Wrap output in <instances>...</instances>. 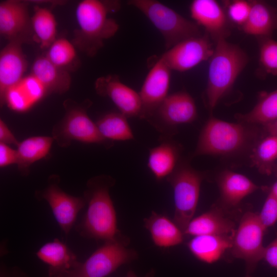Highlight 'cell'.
<instances>
[{
	"instance_id": "cell-1",
	"label": "cell",
	"mask_w": 277,
	"mask_h": 277,
	"mask_svg": "<svg viewBox=\"0 0 277 277\" xmlns=\"http://www.w3.org/2000/svg\"><path fill=\"white\" fill-rule=\"evenodd\" d=\"M115 184L108 175H99L89 179L84 192L87 209L76 230L84 238L102 240L128 241L117 227V217L110 189Z\"/></svg>"
},
{
	"instance_id": "cell-2",
	"label": "cell",
	"mask_w": 277,
	"mask_h": 277,
	"mask_svg": "<svg viewBox=\"0 0 277 277\" xmlns=\"http://www.w3.org/2000/svg\"><path fill=\"white\" fill-rule=\"evenodd\" d=\"M216 42L209 59L206 89V103L211 111L232 88L248 60L242 48L226 38L219 39Z\"/></svg>"
},
{
	"instance_id": "cell-3",
	"label": "cell",
	"mask_w": 277,
	"mask_h": 277,
	"mask_svg": "<svg viewBox=\"0 0 277 277\" xmlns=\"http://www.w3.org/2000/svg\"><path fill=\"white\" fill-rule=\"evenodd\" d=\"M110 10L112 9L109 2L98 0H84L77 6L75 16L78 29L73 44L87 55H95L104 41L118 30V23L108 16Z\"/></svg>"
},
{
	"instance_id": "cell-4",
	"label": "cell",
	"mask_w": 277,
	"mask_h": 277,
	"mask_svg": "<svg viewBox=\"0 0 277 277\" xmlns=\"http://www.w3.org/2000/svg\"><path fill=\"white\" fill-rule=\"evenodd\" d=\"M247 125L210 117L201 131L193 156H225L241 152L254 137Z\"/></svg>"
},
{
	"instance_id": "cell-5",
	"label": "cell",
	"mask_w": 277,
	"mask_h": 277,
	"mask_svg": "<svg viewBox=\"0 0 277 277\" xmlns=\"http://www.w3.org/2000/svg\"><path fill=\"white\" fill-rule=\"evenodd\" d=\"M91 105L88 100L81 104L69 99L64 102L65 114L51 132V136L59 147H68L73 141L98 144L106 148L113 146V142L102 135L96 123L88 116L87 110Z\"/></svg>"
},
{
	"instance_id": "cell-6",
	"label": "cell",
	"mask_w": 277,
	"mask_h": 277,
	"mask_svg": "<svg viewBox=\"0 0 277 277\" xmlns=\"http://www.w3.org/2000/svg\"><path fill=\"white\" fill-rule=\"evenodd\" d=\"M128 4L140 10L163 36L169 49L186 39L201 36L198 25L155 0H131Z\"/></svg>"
},
{
	"instance_id": "cell-7",
	"label": "cell",
	"mask_w": 277,
	"mask_h": 277,
	"mask_svg": "<svg viewBox=\"0 0 277 277\" xmlns=\"http://www.w3.org/2000/svg\"><path fill=\"white\" fill-rule=\"evenodd\" d=\"M186 161H180L166 179L173 190L174 222L184 232L197 208L204 173L193 169Z\"/></svg>"
},
{
	"instance_id": "cell-8",
	"label": "cell",
	"mask_w": 277,
	"mask_h": 277,
	"mask_svg": "<svg viewBox=\"0 0 277 277\" xmlns=\"http://www.w3.org/2000/svg\"><path fill=\"white\" fill-rule=\"evenodd\" d=\"M128 241L104 242L84 262L77 261L60 277H106L123 265L137 258V253L127 247Z\"/></svg>"
},
{
	"instance_id": "cell-9",
	"label": "cell",
	"mask_w": 277,
	"mask_h": 277,
	"mask_svg": "<svg viewBox=\"0 0 277 277\" xmlns=\"http://www.w3.org/2000/svg\"><path fill=\"white\" fill-rule=\"evenodd\" d=\"M266 228L258 213L247 211L242 216L232 237L230 251L232 256L243 260L248 273L252 272L263 259V237Z\"/></svg>"
},
{
	"instance_id": "cell-10",
	"label": "cell",
	"mask_w": 277,
	"mask_h": 277,
	"mask_svg": "<svg viewBox=\"0 0 277 277\" xmlns=\"http://www.w3.org/2000/svg\"><path fill=\"white\" fill-rule=\"evenodd\" d=\"M197 117L196 104L186 91L169 94L148 122L161 133L171 137L177 126L194 122Z\"/></svg>"
},
{
	"instance_id": "cell-11",
	"label": "cell",
	"mask_w": 277,
	"mask_h": 277,
	"mask_svg": "<svg viewBox=\"0 0 277 277\" xmlns=\"http://www.w3.org/2000/svg\"><path fill=\"white\" fill-rule=\"evenodd\" d=\"M60 181L59 175H50L46 186L36 190L34 197L38 201L44 200L48 203L60 228L68 235L86 202L83 196L71 195L64 191L60 187Z\"/></svg>"
},
{
	"instance_id": "cell-12",
	"label": "cell",
	"mask_w": 277,
	"mask_h": 277,
	"mask_svg": "<svg viewBox=\"0 0 277 277\" xmlns=\"http://www.w3.org/2000/svg\"><path fill=\"white\" fill-rule=\"evenodd\" d=\"M214 48L207 35H201L180 42L160 58L171 70L184 72L209 60Z\"/></svg>"
},
{
	"instance_id": "cell-13",
	"label": "cell",
	"mask_w": 277,
	"mask_h": 277,
	"mask_svg": "<svg viewBox=\"0 0 277 277\" xmlns=\"http://www.w3.org/2000/svg\"><path fill=\"white\" fill-rule=\"evenodd\" d=\"M171 71L161 58L149 70L138 92L142 103L140 118L148 121L168 95Z\"/></svg>"
},
{
	"instance_id": "cell-14",
	"label": "cell",
	"mask_w": 277,
	"mask_h": 277,
	"mask_svg": "<svg viewBox=\"0 0 277 277\" xmlns=\"http://www.w3.org/2000/svg\"><path fill=\"white\" fill-rule=\"evenodd\" d=\"M95 89L100 95L109 98L127 117H140L142 103L139 93L122 83L117 75L100 77L95 81Z\"/></svg>"
},
{
	"instance_id": "cell-15",
	"label": "cell",
	"mask_w": 277,
	"mask_h": 277,
	"mask_svg": "<svg viewBox=\"0 0 277 277\" xmlns=\"http://www.w3.org/2000/svg\"><path fill=\"white\" fill-rule=\"evenodd\" d=\"M22 38L9 41L0 52V100L7 91L24 76L27 61L22 45Z\"/></svg>"
},
{
	"instance_id": "cell-16",
	"label": "cell",
	"mask_w": 277,
	"mask_h": 277,
	"mask_svg": "<svg viewBox=\"0 0 277 277\" xmlns=\"http://www.w3.org/2000/svg\"><path fill=\"white\" fill-rule=\"evenodd\" d=\"M228 211L221 206H214L208 211L193 218L184 235H233L236 229L234 221L227 215Z\"/></svg>"
},
{
	"instance_id": "cell-17",
	"label": "cell",
	"mask_w": 277,
	"mask_h": 277,
	"mask_svg": "<svg viewBox=\"0 0 277 277\" xmlns=\"http://www.w3.org/2000/svg\"><path fill=\"white\" fill-rule=\"evenodd\" d=\"M191 17L203 27L216 41L226 38L229 34L226 14L214 0H194L190 6Z\"/></svg>"
},
{
	"instance_id": "cell-18",
	"label": "cell",
	"mask_w": 277,
	"mask_h": 277,
	"mask_svg": "<svg viewBox=\"0 0 277 277\" xmlns=\"http://www.w3.org/2000/svg\"><path fill=\"white\" fill-rule=\"evenodd\" d=\"M32 27L28 3L7 0L0 3V33L10 41L22 38Z\"/></svg>"
},
{
	"instance_id": "cell-19",
	"label": "cell",
	"mask_w": 277,
	"mask_h": 277,
	"mask_svg": "<svg viewBox=\"0 0 277 277\" xmlns=\"http://www.w3.org/2000/svg\"><path fill=\"white\" fill-rule=\"evenodd\" d=\"M221 205L229 212L236 208L242 201L259 187L243 174L225 170L217 177Z\"/></svg>"
},
{
	"instance_id": "cell-20",
	"label": "cell",
	"mask_w": 277,
	"mask_h": 277,
	"mask_svg": "<svg viewBox=\"0 0 277 277\" xmlns=\"http://www.w3.org/2000/svg\"><path fill=\"white\" fill-rule=\"evenodd\" d=\"M48 93L45 87L33 75L24 76L10 87L1 102L11 110L24 112L30 109Z\"/></svg>"
},
{
	"instance_id": "cell-21",
	"label": "cell",
	"mask_w": 277,
	"mask_h": 277,
	"mask_svg": "<svg viewBox=\"0 0 277 277\" xmlns=\"http://www.w3.org/2000/svg\"><path fill=\"white\" fill-rule=\"evenodd\" d=\"M160 144L149 150L147 166L157 181L166 179L180 161L181 146L171 137L160 138Z\"/></svg>"
},
{
	"instance_id": "cell-22",
	"label": "cell",
	"mask_w": 277,
	"mask_h": 277,
	"mask_svg": "<svg viewBox=\"0 0 277 277\" xmlns=\"http://www.w3.org/2000/svg\"><path fill=\"white\" fill-rule=\"evenodd\" d=\"M37 257L49 266V277H60L78 261L76 255L58 239L46 243L36 252Z\"/></svg>"
},
{
	"instance_id": "cell-23",
	"label": "cell",
	"mask_w": 277,
	"mask_h": 277,
	"mask_svg": "<svg viewBox=\"0 0 277 277\" xmlns=\"http://www.w3.org/2000/svg\"><path fill=\"white\" fill-rule=\"evenodd\" d=\"M30 74L41 83L48 93L63 94L71 86V77L69 71L53 64L45 55L35 59Z\"/></svg>"
},
{
	"instance_id": "cell-24",
	"label": "cell",
	"mask_w": 277,
	"mask_h": 277,
	"mask_svg": "<svg viewBox=\"0 0 277 277\" xmlns=\"http://www.w3.org/2000/svg\"><path fill=\"white\" fill-rule=\"evenodd\" d=\"M233 235H197L193 236L187 245L197 259L211 264L219 260L227 251L230 250Z\"/></svg>"
},
{
	"instance_id": "cell-25",
	"label": "cell",
	"mask_w": 277,
	"mask_h": 277,
	"mask_svg": "<svg viewBox=\"0 0 277 277\" xmlns=\"http://www.w3.org/2000/svg\"><path fill=\"white\" fill-rule=\"evenodd\" d=\"M144 223L156 246L169 248L183 242V231L173 221L164 215L152 211L148 217L144 220Z\"/></svg>"
},
{
	"instance_id": "cell-26",
	"label": "cell",
	"mask_w": 277,
	"mask_h": 277,
	"mask_svg": "<svg viewBox=\"0 0 277 277\" xmlns=\"http://www.w3.org/2000/svg\"><path fill=\"white\" fill-rule=\"evenodd\" d=\"M54 141L52 136H35L27 138L19 142L16 149V165L22 175H28L30 166L49 154Z\"/></svg>"
},
{
	"instance_id": "cell-27",
	"label": "cell",
	"mask_w": 277,
	"mask_h": 277,
	"mask_svg": "<svg viewBox=\"0 0 277 277\" xmlns=\"http://www.w3.org/2000/svg\"><path fill=\"white\" fill-rule=\"evenodd\" d=\"M251 2L250 11L247 21L242 26V30L247 34L262 38L271 37L277 27L276 14L264 2Z\"/></svg>"
},
{
	"instance_id": "cell-28",
	"label": "cell",
	"mask_w": 277,
	"mask_h": 277,
	"mask_svg": "<svg viewBox=\"0 0 277 277\" xmlns=\"http://www.w3.org/2000/svg\"><path fill=\"white\" fill-rule=\"evenodd\" d=\"M102 135L111 142L125 141L134 138L133 133L127 117L121 112H110L100 118L96 122Z\"/></svg>"
},
{
	"instance_id": "cell-29",
	"label": "cell",
	"mask_w": 277,
	"mask_h": 277,
	"mask_svg": "<svg viewBox=\"0 0 277 277\" xmlns=\"http://www.w3.org/2000/svg\"><path fill=\"white\" fill-rule=\"evenodd\" d=\"M236 118L244 124L263 125L277 119V89L263 95L252 110Z\"/></svg>"
},
{
	"instance_id": "cell-30",
	"label": "cell",
	"mask_w": 277,
	"mask_h": 277,
	"mask_svg": "<svg viewBox=\"0 0 277 277\" xmlns=\"http://www.w3.org/2000/svg\"><path fill=\"white\" fill-rule=\"evenodd\" d=\"M31 21L41 47L48 49L56 39L57 22L54 14L47 8L36 6Z\"/></svg>"
},
{
	"instance_id": "cell-31",
	"label": "cell",
	"mask_w": 277,
	"mask_h": 277,
	"mask_svg": "<svg viewBox=\"0 0 277 277\" xmlns=\"http://www.w3.org/2000/svg\"><path fill=\"white\" fill-rule=\"evenodd\" d=\"M250 159L253 166L262 173L271 172V166L277 159V136L269 135L252 149Z\"/></svg>"
},
{
	"instance_id": "cell-32",
	"label": "cell",
	"mask_w": 277,
	"mask_h": 277,
	"mask_svg": "<svg viewBox=\"0 0 277 277\" xmlns=\"http://www.w3.org/2000/svg\"><path fill=\"white\" fill-rule=\"evenodd\" d=\"M45 56L55 65L68 71L78 60L75 45L65 38L56 39Z\"/></svg>"
},
{
	"instance_id": "cell-33",
	"label": "cell",
	"mask_w": 277,
	"mask_h": 277,
	"mask_svg": "<svg viewBox=\"0 0 277 277\" xmlns=\"http://www.w3.org/2000/svg\"><path fill=\"white\" fill-rule=\"evenodd\" d=\"M259 61L266 73L277 75V41L271 37L262 38L260 46Z\"/></svg>"
},
{
	"instance_id": "cell-34",
	"label": "cell",
	"mask_w": 277,
	"mask_h": 277,
	"mask_svg": "<svg viewBox=\"0 0 277 277\" xmlns=\"http://www.w3.org/2000/svg\"><path fill=\"white\" fill-rule=\"evenodd\" d=\"M251 2L243 0L230 2L227 5V13L230 19L241 27L249 16Z\"/></svg>"
},
{
	"instance_id": "cell-35",
	"label": "cell",
	"mask_w": 277,
	"mask_h": 277,
	"mask_svg": "<svg viewBox=\"0 0 277 277\" xmlns=\"http://www.w3.org/2000/svg\"><path fill=\"white\" fill-rule=\"evenodd\" d=\"M259 219L264 226L267 228L273 226L277 221V198L269 192L261 212L258 214Z\"/></svg>"
},
{
	"instance_id": "cell-36",
	"label": "cell",
	"mask_w": 277,
	"mask_h": 277,
	"mask_svg": "<svg viewBox=\"0 0 277 277\" xmlns=\"http://www.w3.org/2000/svg\"><path fill=\"white\" fill-rule=\"evenodd\" d=\"M17 162V152L8 145L0 143V167L16 164Z\"/></svg>"
},
{
	"instance_id": "cell-37",
	"label": "cell",
	"mask_w": 277,
	"mask_h": 277,
	"mask_svg": "<svg viewBox=\"0 0 277 277\" xmlns=\"http://www.w3.org/2000/svg\"><path fill=\"white\" fill-rule=\"evenodd\" d=\"M263 259L276 269L277 277V237L265 248Z\"/></svg>"
},
{
	"instance_id": "cell-38",
	"label": "cell",
	"mask_w": 277,
	"mask_h": 277,
	"mask_svg": "<svg viewBox=\"0 0 277 277\" xmlns=\"http://www.w3.org/2000/svg\"><path fill=\"white\" fill-rule=\"evenodd\" d=\"M0 143L8 145H13L16 147L19 143L7 125L2 118L0 119Z\"/></svg>"
},
{
	"instance_id": "cell-39",
	"label": "cell",
	"mask_w": 277,
	"mask_h": 277,
	"mask_svg": "<svg viewBox=\"0 0 277 277\" xmlns=\"http://www.w3.org/2000/svg\"><path fill=\"white\" fill-rule=\"evenodd\" d=\"M0 277H27V275L18 268H11L7 269L3 266L1 267Z\"/></svg>"
},
{
	"instance_id": "cell-40",
	"label": "cell",
	"mask_w": 277,
	"mask_h": 277,
	"mask_svg": "<svg viewBox=\"0 0 277 277\" xmlns=\"http://www.w3.org/2000/svg\"><path fill=\"white\" fill-rule=\"evenodd\" d=\"M264 129L269 135L277 136V119L264 125Z\"/></svg>"
},
{
	"instance_id": "cell-41",
	"label": "cell",
	"mask_w": 277,
	"mask_h": 277,
	"mask_svg": "<svg viewBox=\"0 0 277 277\" xmlns=\"http://www.w3.org/2000/svg\"><path fill=\"white\" fill-rule=\"evenodd\" d=\"M126 277H138L134 272L131 270H129L127 274ZM144 277H155V272L154 270H151L148 272Z\"/></svg>"
},
{
	"instance_id": "cell-42",
	"label": "cell",
	"mask_w": 277,
	"mask_h": 277,
	"mask_svg": "<svg viewBox=\"0 0 277 277\" xmlns=\"http://www.w3.org/2000/svg\"><path fill=\"white\" fill-rule=\"evenodd\" d=\"M270 192L277 198V182L273 184L270 189Z\"/></svg>"
},
{
	"instance_id": "cell-43",
	"label": "cell",
	"mask_w": 277,
	"mask_h": 277,
	"mask_svg": "<svg viewBox=\"0 0 277 277\" xmlns=\"http://www.w3.org/2000/svg\"><path fill=\"white\" fill-rule=\"evenodd\" d=\"M246 277H251V276H250L249 275L247 274Z\"/></svg>"
}]
</instances>
